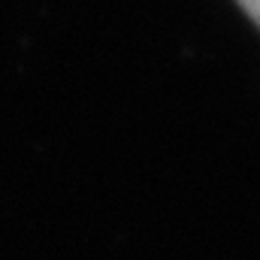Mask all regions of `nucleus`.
Segmentation results:
<instances>
[{
  "label": "nucleus",
  "instance_id": "1",
  "mask_svg": "<svg viewBox=\"0 0 260 260\" xmlns=\"http://www.w3.org/2000/svg\"><path fill=\"white\" fill-rule=\"evenodd\" d=\"M239 6L251 15V21L260 27V0H239Z\"/></svg>",
  "mask_w": 260,
  "mask_h": 260
}]
</instances>
